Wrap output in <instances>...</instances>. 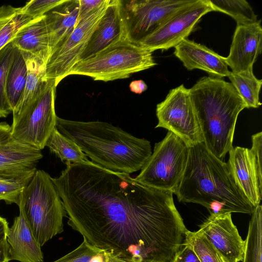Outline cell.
I'll list each match as a JSON object with an SVG mask.
<instances>
[{"label":"cell","mask_w":262,"mask_h":262,"mask_svg":"<svg viewBox=\"0 0 262 262\" xmlns=\"http://www.w3.org/2000/svg\"><path fill=\"white\" fill-rule=\"evenodd\" d=\"M52 181L68 224L91 244L126 262H173L186 229L172 193L90 160L67 164Z\"/></svg>","instance_id":"cell-1"},{"label":"cell","mask_w":262,"mask_h":262,"mask_svg":"<svg viewBox=\"0 0 262 262\" xmlns=\"http://www.w3.org/2000/svg\"><path fill=\"white\" fill-rule=\"evenodd\" d=\"M79 0H66L46 15L50 52L61 45L78 24Z\"/></svg>","instance_id":"cell-20"},{"label":"cell","mask_w":262,"mask_h":262,"mask_svg":"<svg viewBox=\"0 0 262 262\" xmlns=\"http://www.w3.org/2000/svg\"><path fill=\"white\" fill-rule=\"evenodd\" d=\"M173 262H201L190 246L185 242L178 252Z\"/></svg>","instance_id":"cell-35"},{"label":"cell","mask_w":262,"mask_h":262,"mask_svg":"<svg viewBox=\"0 0 262 262\" xmlns=\"http://www.w3.org/2000/svg\"><path fill=\"white\" fill-rule=\"evenodd\" d=\"M51 178L46 171L36 170L18 205L40 247L63 232V219L67 216Z\"/></svg>","instance_id":"cell-5"},{"label":"cell","mask_w":262,"mask_h":262,"mask_svg":"<svg viewBox=\"0 0 262 262\" xmlns=\"http://www.w3.org/2000/svg\"><path fill=\"white\" fill-rule=\"evenodd\" d=\"M15 50L10 42L0 51V118H5L12 112L6 96V81Z\"/></svg>","instance_id":"cell-32"},{"label":"cell","mask_w":262,"mask_h":262,"mask_svg":"<svg viewBox=\"0 0 262 262\" xmlns=\"http://www.w3.org/2000/svg\"><path fill=\"white\" fill-rule=\"evenodd\" d=\"M225 262L243 261L245 241L233 224L231 213L210 215L199 230Z\"/></svg>","instance_id":"cell-14"},{"label":"cell","mask_w":262,"mask_h":262,"mask_svg":"<svg viewBox=\"0 0 262 262\" xmlns=\"http://www.w3.org/2000/svg\"><path fill=\"white\" fill-rule=\"evenodd\" d=\"M194 1H121L127 39L138 44L177 12Z\"/></svg>","instance_id":"cell-9"},{"label":"cell","mask_w":262,"mask_h":262,"mask_svg":"<svg viewBox=\"0 0 262 262\" xmlns=\"http://www.w3.org/2000/svg\"><path fill=\"white\" fill-rule=\"evenodd\" d=\"M18 50L31 54L50 52L46 15L37 18L21 28L11 42Z\"/></svg>","instance_id":"cell-22"},{"label":"cell","mask_w":262,"mask_h":262,"mask_svg":"<svg viewBox=\"0 0 262 262\" xmlns=\"http://www.w3.org/2000/svg\"><path fill=\"white\" fill-rule=\"evenodd\" d=\"M41 150L15 139L11 126L0 123V174H21L36 169Z\"/></svg>","instance_id":"cell-15"},{"label":"cell","mask_w":262,"mask_h":262,"mask_svg":"<svg viewBox=\"0 0 262 262\" xmlns=\"http://www.w3.org/2000/svg\"><path fill=\"white\" fill-rule=\"evenodd\" d=\"M56 86L55 81L52 80L43 91L13 114L11 128L15 139L40 150L46 146L48 139L56 127Z\"/></svg>","instance_id":"cell-8"},{"label":"cell","mask_w":262,"mask_h":262,"mask_svg":"<svg viewBox=\"0 0 262 262\" xmlns=\"http://www.w3.org/2000/svg\"><path fill=\"white\" fill-rule=\"evenodd\" d=\"M111 0H105L99 8L82 19L73 31L59 46L52 51L46 63V77L54 80L57 86L69 76L101 18Z\"/></svg>","instance_id":"cell-11"},{"label":"cell","mask_w":262,"mask_h":262,"mask_svg":"<svg viewBox=\"0 0 262 262\" xmlns=\"http://www.w3.org/2000/svg\"><path fill=\"white\" fill-rule=\"evenodd\" d=\"M262 49V28L260 20L237 25L230 52L225 61L234 73L253 70Z\"/></svg>","instance_id":"cell-16"},{"label":"cell","mask_w":262,"mask_h":262,"mask_svg":"<svg viewBox=\"0 0 262 262\" xmlns=\"http://www.w3.org/2000/svg\"><path fill=\"white\" fill-rule=\"evenodd\" d=\"M8 244L6 239L0 243V262L8 261Z\"/></svg>","instance_id":"cell-38"},{"label":"cell","mask_w":262,"mask_h":262,"mask_svg":"<svg viewBox=\"0 0 262 262\" xmlns=\"http://www.w3.org/2000/svg\"><path fill=\"white\" fill-rule=\"evenodd\" d=\"M157 65L152 52L127 39L121 40L94 56L79 61L70 75L91 77L105 82L129 77Z\"/></svg>","instance_id":"cell-6"},{"label":"cell","mask_w":262,"mask_h":262,"mask_svg":"<svg viewBox=\"0 0 262 262\" xmlns=\"http://www.w3.org/2000/svg\"><path fill=\"white\" fill-rule=\"evenodd\" d=\"M127 39L120 0H111L91 35L79 61L91 57L117 42Z\"/></svg>","instance_id":"cell-17"},{"label":"cell","mask_w":262,"mask_h":262,"mask_svg":"<svg viewBox=\"0 0 262 262\" xmlns=\"http://www.w3.org/2000/svg\"><path fill=\"white\" fill-rule=\"evenodd\" d=\"M251 148L236 146L230 150L229 171L238 188L255 207L262 197V133L252 136Z\"/></svg>","instance_id":"cell-13"},{"label":"cell","mask_w":262,"mask_h":262,"mask_svg":"<svg viewBox=\"0 0 262 262\" xmlns=\"http://www.w3.org/2000/svg\"><path fill=\"white\" fill-rule=\"evenodd\" d=\"M191 101L200 125L203 143L223 161L231 150L235 127L246 104L231 83L204 76L189 89Z\"/></svg>","instance_id":"cell-4"},{"label":"cell","mask_w":262,"mask_h":262,"mask_svg":"<svg viewBox=\"0 0 262 262\" xmlns=\"http://www.w3.org/2000/svg\"><path fill=\"white\" fill-rule=\"evenodd\" d=\"M37 169L21 174H0V201L18 205L21 195Z\"/></svg>","instance_id":"cell-29"},{"label":"cell","mask_w":262,"mask_h":262,"mask_svg":"<svg viewBox=\"0 0 262 262\" xmlns=\"http://www.w3.org/2000/svg\"><path fill=\"white\" fill-rule=\"evenodd\" d=\"M27 75V69L24 56L21 52L16 48L13 60L7 72L6 81V96L12 112L23 95Z\"/></svg>","instance_id":"cell-23"},{"label":"cell","mask_w":262,"mask_h":262,"mask_svg":"<svg viewBox=\"0 0 262 262\" xmlns=\"http://www.w3.org/2000/svg\"><path fill=\"white\" fill-rule=\"evenodd\" d=\"M213 11L209 0H195L180 10L139 43L152 52L175 47L192 32L201 18Z\"/></svg>","instance_id":"cell-12"},{"label":"cell","mask_w":262,"mask_h":262,"mask_svg":"<svg viewBox=\"0 0 262 262\" xmlns=\"http://www.w3.org/2000/svg\"><path fill=\"white\" fill-rule=\"evenodd\" d=\"M185 242L194 251L201 262H225L213 246L199 230L187 231Z\"/></svg>","instance_id":"cell-31"},{"label":"cell","mask_w":262,"mask_h":262,"mask_svg":"<svg viewBox=\"0 0 262 262\" xmlns=\"http://www.w3.org/2000/svg\"><path fill=\"white\" fill-rule=\"evenodd\" d=\"M213 11H219L229 15L237 25L256 21L257 15L252 7L245 0H209Z\"/></svg>","instance_id":"cell-30"},{"label":"cell","mask_w":262,"mask_h":262,"mask_svg":"<svg viewBox=\"0 0 262 262\" xmlns=\"http://www.w3.org/2000/svg\"><path fill=\"white\" fill-rule=\"evenodd\" d=\"M188 154L186 143L168 131L155 144L153 152L135 179L146 186L174 193L182 180Z\"/></svg>","instance_id":"cell-7"},{"label":"cell","mask_w":262,"mask_h":262,"mask_svg":"<svg viewBox=\"0 0 262 262\" xmlns=\"http://www.w3.org/2000/svg\"><path fill=\"white\" fill-rule=\"evenodd\" d=\"M174 54L188 70H201L219 78L228 77L230 72L225 57L188 38L174 47Z\"/></svg>","instance_id":"cell-18"},{"label":"cell","mask_w":262,"mask_h":262,"mask_svg":"<svg viewBox=\"0 0 262 262\" xmlns=\"http://www.w3.org/2000/svg\"><path fill=\"white\" fill-rule=\"evenodd\" d=\"M158 123L156 128L163 127L175 134L189 147L203 142L200 125L190 96L189 89L183 84L171 89L165 99L157 105Z\"/></svg>","instance_id":"cell-10"},{"label":"cell","mask_w":262,"mask_h":262,"mask_svg":"<svg viewBox=\"0 0 262 262\" xmlns=\"http://www.w3.org/2000/svg\"><path fill=\"white\" fill-rule=\"evenodd\" d=\"M53 262H126L111 252L97 247L83 238L75 249Z\"/></svg>","instance_id":"cell-28"},{"label":"cell","mask_w":262,"mask_h":262,"mask_svg":"<svg viewBox=\"0 0 262 262\" xmlns=\"http://www.w3.org/2000/svg\"><path fill=\"white\" fill-rule=\"evenodd\" d=\"M79 1L78 24L91 12L101 6L104 3L105 0H79Z\"/></svg>","instance_id":"cell-34"},{"label":"cell","mask_w":262,"mask_h":262,"mask_svg":"<svg viewBox=\"0 0 262 262\" xmlns=\"http://www.w3.org/2000/svg\"><path fill=\"white\" fill-rule=\"evenodd\" d=\"M27 66V75L25 90L18 104L12 112L15 114L43 91L52 80L46 77V63L49 52L31 54L22 52Z\"/></svg>","instance_id":"cell-21"},{"label":"cell","mask_w":262,"mask_h":262,"mask_svg":"<svg viewBox=\"0 0 262 262\" xmlns=\"http://www.w3.org/2000/svg\"><path fill=\"white\" fill-rule=\"evenodd\" d=\"M228 77L244 102L246 108H257L261 105L259 95L262 80L255 77L253 70L237 73L230 71Z\"/></svg>","instance_id":"cell-25"},{"label":"cell","mask_w":262,"mask_h":262,"mask_svg":"<svg viewBox=\"0 0 262 262\" xmlns=\"http://www.w3.org/2000/svg\"><path fill=\"white\" fill-rule=\"evenodd\" d=\"M6 239L8 244V261L43 262L41 247L35 239L20 211L9 229Z\"/></svg>","instance_id":"cell-19"},{"label":"cell","mask_w":262,"mask_h":262,"mask_svg":"<svg viewBox=\"0 0 262 262\" xmlns=\"http://www.w3.org/2000/svg\"><path fill=\"white\" fill-rule=\"evenodd\" d=\"M174 193L179 202L206 207L210 215L251 214L255 208L235 183L227 163L212 154L203 142L189 147L186 166Z\"/></svg>","instance_id":"cell-2"},{"label":"cell","mask_w":262,"mask_h":262,"mask_svg":"<svg viewBox=\"0 0 262 262\" xmlns=\"http://www.w3.org/2000/svg\"><path fill=\"white\" fill-rule=\"evenodd\" d=\"M245 240L243 262H261L262 206L254 208Z\"/></svg>","instance_id":"cell-27"},{"label":"cell","mask_w":262,"mask_h":262,"mask_svg":"<svg viewBox=\"0 0 262 262\" xmlns=\"http://www.w3.org/2000/svg\"><path fill=\"white\" fill-rule=\"evenodd\" d=\"M34 18L25 13L22 7H0V51L11 42L18 31Z\"/></svg>","instance_id":"cell-24"},{"label":"cell","mask_w":262,"mask_h":262,"mask_svg":"<svg viewBox=\"0 0 262 262\" xmlns=\"http://www.w3.org/2000/svg\"><path fill=\"white\" fill-rule=\"evenodd\" d=\"M5 262H10V261H5Z\"/></svg>","instance_id":"cell-39"},{"label":"cell","mask_w":262,"mask_h":262,"mask_svg":"<svg viewBox=\"0 0 262 262\" xmlns=\"http://www.w3.org/2000/svg\"><path fill=\"white\" fill-rule=\"evenodd\" d=\"M56 127L76 143L92 162L114 172L130 174L139 171L152 154L149 141L107 122L57 116Z\"/></svg>","instance_id":"cell-3"},{"label":"cell","mask_w":262,"mask_h":262,"mask_svg":"<svg viewBox=\"0 0 262 262\" xmlns=\"http://www.w3.org/2000/svg\"><path fill=\"white\" fill-rule=\"evenodd\" d=\"M9 229L6 220L0 216V243L6 239Z\"/></svg>","instance_id":"cell-37"},{"label":"cell","mask_w":262,"mask_h":262,"mask_svg":"<svg viewBox=\"0 0 262 262\" xmlns=\"http://www.w3.org/2000/svg\"><path fill=\"white\" fill-rule=\"evenodd\" d=\"M46 146L66 164L89 160L78 145L60 133L56 127L48 139Z\"/></svg>","instance_id":"cell-26"},{"label":"cell","mask_w":262,"mask_h":262,"mask_svg":"<svg viewBox=\"0 0 262 262\" xmlns=\"http://www.w3.org/2000/svg\"><path fill=\"white\" fill-rule=\"evenodd\" d=\"M66 0H32L22 7L26 14L37 18L45 15L49 11L63 3Z\"/></svg>","instance_id":"cell-33"},{"label":"cell","mask_w":262,"mask_h":262,"mask_svg":"<svg viewBox=\"0 0 262 262\" xmlns=\"http://www.w3.org/2000/svg\"><path fill=\"white\" fill-rule=\"evenodd\" d=\"M129 86L131 92L137 94H141L147 89V85L143 80H133Z\"/></svg>","instance_id":"cell-36"}]
</instances>
